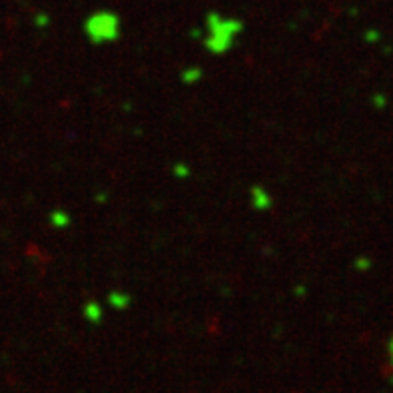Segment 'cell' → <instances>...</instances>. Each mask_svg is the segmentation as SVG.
<instances>
[{"mask_svg": "<svg viewBox=\"0 0 393 393\" xmlns=\"http://www.w3.org/2000/svg\"><path fill=\"white\" fill-rule=\"evenodd\" d=\"M246 24L238 16H228L224 12L212 10L204 18V34H202V45L214 56H224L228 54L233 47L238 45L240 36L244 34Z\"/></svg>", "mask_w": 393, "mask_h": 393, "instance_id": "cell-1", "label": "cell"}, {"mask_svg": "<svg viewBox=\"0 0 393 393\" xmlns=\"http://www.w3.org/2000/svg\"><path fill=\"white\" fill-rule=\"evenodd\" d=\"M84 36L86 40L94 47H102V45H112L120 36H122V18L120 14H116L114 10H94L92 14L86 16V21L82 24Z\"/></svg>", "mask_w": 393, "mask_h": 393, "instance_id": "cell-2", "label": "cell"}, {"mask_svg": "<svg viewBox=\"0 0 393 393\" xmlns=\"http://www.w3.org/2000/svg\"><path fill=\"white\" fill-rule=\"evenodd\" d=\"M250 204L257 212H268L274 206V198H272L268 188H264L262 184H255L250 188Z\"/></svg>", "mask_w": 393, "mask_h": 393, "instance_id": "cell-3", "label": "cell"}, {"mask_svg": "<svg viewBox=\"0 0 393 393\" xmlns=\"http://www.w3.org/2000/svg\"><path fill=\"white\" fill-rule=\"evenodd\" d=\"M204 76H206V72L202 66H198V64H192V66H184L182 72H180V82L184 84V86H196V84H200L202 80H204Z\"/></svg>", "mask_w": 393, "mask_h": 393, "instance_id": "cell-4", "label": "cell"}, {"mask_svg": "<svg viewBox=\"0 0 393 393\" xmlns=\"http://www.w3.org/2000/svg\"><path fill=\"white\" fill-rule=\"evenodd\" d=\"M108 305L116 309V312H122V309H128L130 305H132V296L128 294V292H124V290H112L110 294H108Z\"/></svg>", "mask_w": 393, "mask_h": 393, "instance_id": "cell-5", "label": "cell"}, {"mask_svg": "<svg viewBox=\"0 0 393 393\" xmlns=\"http://www.w3.org/2000/svg\"><path fill=\"white\" fill-rule=\"evenodd\" d=\"M82 314H84V320H86V322H90V324H94V325H98L102 320H104V307H102V305H100L96 300L86 301V305H84Z\"/></svg>", "mask_w": 393, "mask_h": 393, "instance_id": "cell-6", "label": "cell"}, {"mask_svg": "<svg viewBox=\"0 0 393 393\" xmlns=\"http://www.w3.org/2000/svg\"><path fill=\"white\" fill-rule=\"evenodd\" d=\"M50 224L58 230H66L72 226V216H70L66 210H54L50 214Z\"/></svg>", "mask_w": 393, "mask_h": 393, "instance_id": "cell-7", "label": "cell"}, {"mask_svg": "<svg viewBox=\"0 0 393 393\" xmlns=\"http://www.w3.org/2000/svg\"><path fill=\"white\" fill-rule=\"evenodd\" d=\"M172 174L178 178V180H186V178H190V166L184 162H176L174 166H172Z\"/></svg>", "mask_w": 393, "mask_h": 393, "instance_id": "cell-8", "label": "cell"}, {"mask_svg": "<svg viewBox=\"0 0 393 393\" xmlns=\"http://www.w3.org/2000/svg\"><path fill=\"white\" fill-rule=\"evenodd\" d=\"M370 268H371L370 257H364V255H362V257L355 259V270H357V272H368Z\"/></svg>", "mask_w": 393, "mask_h": 393, "instance_id": "cell-9", "label": "cell"}, {"mask_svg": "<svg viewBox=\"0 0 393 393\" xmlns=\"http://www.w3.org/2000/svg\"><path fill=\"white\" fill-rule=\"evenodd\" d=\"M388 353H390V366L393 368V335L392 340H390V344H388Z\"/></svg>", "mask_w": 393, "mask_h": 393, "instance_id": "cell-10", "label": "cell"}, {"mask_svg": "<svg viewBox=\"0 0 393 393\" xmlns=\"http://www.w3.org/2000/svg\"><path fill=\"white\" fill-rule=\"evenodd\" d=\"M373 102H375V106H385V100H383V96H375V98H373Z\"/></svg>", "mask_w": 393, "mask_h": 393, "instance_id": "cell-11", "label": "cell"}]
</instances>
